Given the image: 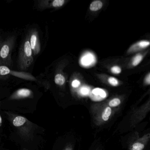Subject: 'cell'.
<instances>
[{
  "instance_id": "ac0fdd59",
  "label": "cell",
  "mask_w": 150,
  "mask_h": 150,
  "mask_svg": "<svg viewBox=\"0 0 150 150\" xmlns=\"http://www.w3.org/2000/svg\"><path fill=\"white\" fill-rule=\"evenodd\" d=\"M108 82L110 85L114 86H117L118 84V81L114 77H110L108 79Z\"/></svg>"
},
{
  "instance_id": "52a82bcc",
  "label": "cell",
  "mask_w": 150,
  "mask_h": 150,
  "mask_svg": "<svg viewBox=\"0 0 150 150\" xmlns=\"http://www.w3.org/2000/svg\"><path fill=\"white\" fill-rule=\"evenodd\" d=\"M33 93L30 89L21 88L17 89L10 96V100H19L24 98H32Z\"/></svg>"
},
{
  "instance_id": "9c48e42d",
  "label": "cell",
  "mask_w": 150,
  "mask_h": 150,
  "mask_svg": "<svg viewBox=\"0 0 150 150\" xmlns=\"http://www.w3.org/2000/svg\"><path fill=\"white\" fill-rule=\"evenodd\" d=\"M11 73L10 68L5 66H0V79L9 75Z\"/></svg>"
},
{
  "instance_id": "6da1fadb",
  "label": "cell",
  "mask_w": 150,
  "mask_h": 150,
  "mask_svg": "<svg viewBox=\"0 0 150 150\" xmlns=\"http://www.w3.org/2000/svg\"><path fill=\"white\" fill-rule=\"evenodd\" d=\"M17 36V33L15 31L0 33V66L10 68L13 66L12 55Z\"/></svg>"
},
{
  "instance_id": "cb8c5ba5",
  "label": "cell",
  "mask_w": 150,
  "mask_h": 150,
  "mask_svg": "<svg viewBox=\"0 0 150 150\" xmlns=\"http://www.w3.org/2000/svg\"><path fill=\"white\" fill-rule=\"evenodd\" d=\"M2 118H1V116L0 115V127H1V125H2Z\"/></svg>"
},
{
  "instance_id": "3957f363",
  "label": "cell",
  "mask_w": 150,
  "mask_h": 150,
  "mask_svg": "<svg viewBox=\"0 0 150 150\" xmlns=\"http://www.w3.org/2000/svg\"><path fill=\"white\" fill-rule=\"evenodd\" d=\"M7 114L10 119L12 120L13 125L17 129L20 134L25 138H30L34 129L33 123L24 117Z\"/></svg>"
},
{
  "instance_id": "9a60e30c",
  "label": "cell",
  "mask_w": 150,
  "mask_h": 150,
  "mask_svg": "<svg viewBox=\"0 0 150 150\" xmlns=\"http://www.w3.org/2000/svg\"><path fill=\"white\" fill-rule=\"evenodd\" d=\"M93 93L96 95H100L102 97H105L106 96V93H105V92L102 89H100V88H95L93 90Z\"/></svg>"
},
{
  "instance_id": "8fae6325",
  "label": "cell",
  "mask_w": 150,
  "mask_h": 150,
  "mask_svg": "<svg viewBox=\"0 0 150 150\" xmlns=\"http://www.w3.org/2000/svg\"><path fill=\"white\" fill-rule=\"evenodd\" d=\"M54 81L58 86H63L65 82V79L62 74H58L54 77Z\"/></svg>"
},
{
  "instance_id": "5bb4252c",
  "label": "cell",
  "mask_w": 150,
  "mask_h": 150,
  "mask_svg": "<svg viewBox=\"0 0 150 150\" xmlns=\"http://www.w3.org/2000/svg\"><path fill=\"white\" fill-rule=\"evenodd\" d=\"M142 59H143V56L142 55H140V54H138V55H137L135 57L134 59H133V61H132V64H133V65L134 66L137 65L141 62Z\"/></svg>"
},
{
  "instance_id": "4fadbf2b",
  "label": "cell",
  "mask_w": 150,
  "mask_h": 150,
  "mask_svg": "<svg viewBox=\"0 0 150 150\" xmlns=\"http://www.w3.org/2000/svg\"><path fill=\"white\" fill-rule=\"evenodd\" d=\"M121 103V100L118 98H114L109 102L108 106L110 108H115L119 106Z\"/></svg>"
},
{
  "instance_id": "2e32d148",
  "label": "cell",
  "mask_w": 150,
  "mask_h": 150,
  "mask_svg": "<svg viewBox=\"0 0 150 150\" xmlns=\"http://www.w3.org/2000/svg\"><path fill=\"white\" fill-rule=\"evenodd\" d=\"M64 0H54L53 1V7L54 8L60 7L64 5Z\"/></svg>"
},
{
  "instance_id": "7c38bea8",
  "label": "cell",
  "mask_w": 150,
  "mask_h": 150,
  "mask_svg": "<svg viewBox=\"0 0 150 150\" xmlns=\"http://www.w3.org/2000/svg\"><path fill=\"white\" fill-rule=\"evenodd\" d=\"M93 57L91 54H88L83 57L81 59L82 64L85 65H88L90 64L93 61Z\"/></svg>"
},
{
  "instance_id": "ba28073f",
  "label": "cell",
  "mask_w": 150,
  "mask_h": 150,
  "mask_svg": "<svg viewBox=\"0 0 150 150\" xmlns=\"http://www.w3.org/2000/svg\"><path fill=\"white\" fill-rule=\"evenodd\" d=\"M150 134L148 133L137 139L131 146L129 150H143L150 139Z\"/></svg>"
},
{
  "instance_id": "30bf717a",
  "label": "cell",
  "mask_w": 150,
  "mask_h": 150,
  "mask_svg": "<svg viewBox=\"0 0 150 150\" xmlns=\"http://www.w3.org/2000/svg\"><path fill=\"white\" fill-rule=\"evenodd\" d=\"M103 4L100 1H93L90 6V9L92 11H96L100 10L102 7Z\"/></svg>"
},
{
  "instance_id": "484cf974",
  "label": "cell",
  "mask_w": 150,
  "mask_h": 150,
  "mask_svg": "<svg viewBox=\"0 0 150 150\" xmlns=\"http://www.w3.org/2000/svg\"></svg>"
},
{
  "instance_id": "ffe728a7",
  "label": "cell",
  "mask_w": 150,
  "mask_h": 150,
  "mask_svg": "<svg viewBox=\"0 0 150 150\" xmlns=\"http://www.w3.org/2000/svg\"><path fill=\"white\" fill-rule=\"evenodd\" d=\"M80 85V82L77 80H74L72 82V86L74 88H77Z\"/></svg>"
},
{
  "instance_id": "277c9868",
  "label": "cell",
  "mask_w": 150,
  "mask_h": 150,
  "mask_svg": "<svg viewBox=\"0 0 150 150\" xmlns=\"http://www.w3.org/2000/svg\"><path fill=\"white\" fill-rule=\"evenodd\" d=\"M94 122L97 125H101L109 120L113 114V110L108 105L93 106L91 109Z\"/></svg>"
},
{
  "instance_id": "8992f818",
  "label": "cell",
  "mask_w": 150,
  "mask_h": 150,
  "mask_svg": "<svg viewBox=\"0 0 150 150\" xmlns=\"http://www.w3.org/2000/svg\"><path fill=\"white\" fill-rule=\"evenodd\" d=\"M150 110L149 104L144 105L133 111L131 116L130 123L132 127H134L146 116Z\"/></svg>"
},
{
  "instance_id": "d4e9b609",
  "label": "cell",
  "mask_w": 150,
  "mask_h": 150,
  "mask_svg": "<svg viewBox=\"0 0 150 150\" xmlns=\"http://www.w3.org/2000/svg\"><path fill=\"white\" fill-rule=\"evenodd\" d=\"M1 102L0 101V106H1Z\"/></svg>"
},
{
  "instance_id": "7402d4cb",
  "label": "cell",
  "mask_w": 150,
  "mask_h": 150,
  "mask_svg": "<svg viewBox=\"0 0 150 150\" xmlns=\"http://www.w3.org/2000/svg\"><path fill=\"white\" fill-rule=\"evenodd\" d=\"M146 83L147 84L149 85L150 83V74H148L147 77H146Z\"/></svg>"
},
{
  "instance_id": "d6986e66",
  "label": "cell",
  "mask_w": 150,
  "mask_h": 150,
  "mask_svg": "<svg viewBox=\"0 0 150 150\" xmlns=\"http://www.w3.org/2000/svg\"><path fill=\"white\" fill-rule=\"evenodd\" d=\"M111 71L113 73L115 74H118L121 73V69L119 67L114 66L111 68Z\"/></svg>"
},
{
  "instance_id": "e0dca14e",
  "label": "cell",
  "mask_w": 150,
  "mask_h": 150,
  "mask_svg": "<svg viewBox=\"0 0 150 150\" xmlns=\"http://www.w3.org/2000/svg\"><path fill=\"white\" fill-rule=\"evenodd\" d=\"M138 46H139L140 48H144L147 47L150 45V42L147 41H142L139 42L137 44Z\"/></svg>"
},
{
  "instance_id": "44dd1931",
  "label": "cell",
  "mask_w": 150,
  "mask_h": 150,
  "mask_svg": "<svg viewBox=\"0 0 150 150\" xmlns=\"http://www.w3.org/2000/svg\"><path fill=\"white\" fill-rule=\"evenodd\" d=\"M81 92L83 95H87L89 92V89L87 88H82L81 90Z\"/></svg>"
},
{
  "instance_id": "7a4b0ae2",
  "label": "cell",
  "mask_w": 150,
  "mask_h": 150,
  "mask_svg": "<svg viewBox=\"0 0 150 150\" xmlns=\"http://www.w3.org/2000/svg\"><path fill=\"white\" fill-rule=\"evenodd\" d=\"M34 57L26 33L21 42L17 57V68L22 72L28 71L34 64Z\"/></svg>"
},
{
  "instance_id": "5b68a950",
  "label": "cell",
  "mask_w": 150,
  "mask_h": 150,
  "mask_svg": "<svg viewBox=\"0 0 150 150\" xmlns=\"http://www.w3.org/2000/svg\"><path fill=\"white\" fill-rule=\"evenodd\" d=\"M33 52V57H37L41 51V42L39 29L35 25L28 28L26 32Z\"/></svg>"
},
{
  "instance_id": "603a6c76",
  "label": "cell",
  "mask_w": 150,
  "mask_h": 150,
  "mask_svg": "<svg viewBox=\"0 0 150 150\" xmlns=\"http://www.w3.org/2000/svg\"><path fill=\"white\" fill-rule=\"evenodd\" d=\"M64 150H73V148L71 146H68Z\"/></svg>"
}]
</instances>
